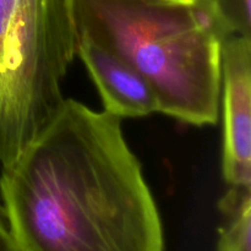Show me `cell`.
<instances>
[{"instance_id":"obj_1","label":"cell","mask_w":251,"mask_h":251,"mask_svg":"<svg viewBox=\"0 0 251 251\" xmlns=\"http://www.w3.org/2000/svg\"><path fill=\"white\" fill-rule=\"evenodd\" d=\"M0 195L25 251H164L158 208L122 119L71 98L2 167Z\"/></svg>"},{"instance_id":"obj_2","label":"cell","mask_w":251,"mask_h":251,"mask_svg":"<svg viewBox=\"0 0 251 251\" xmlns=\"http://www.w3.org/2000/svg\"><path fill=\"white\" fill-rule=\"evenodd\" d=\"M78 36L117 54L149 82L158 112L215 125L221 54L237 33L220 0H74Z\"/></svg>"},{"instance_id":"obj_3","label":"cell","mask_w":251,"mask_h":251,"mask_svg":"<svg viewBox=\"0 0 251 251\" xmlns=\"http://www.w3.org/2000/svg\"><path fill=\"white\" fill-rule=\"evenodd\" d=\"M223 178L230 188L251 189V42L234 33L222 46Z\"/></svg>"},{"instance_id":"obj_4","label":"cell","mask_w":251,"mask_h":251,"mask_svg":"<svg viewBox=\"0 0 251 251\" xmlns=\"http://www.w3.org/2000/svg\"><path fill=\"white\" fill-rule=\"evenodd\" d=\"M76 54L97 86L104 112L120 119L158 112L157 97L149 82L117 54L83 36H78Z\"/></svg>"},{"instance_id":"obj_5","label":"cell","mask_w":251,"mask_h":251,"mask_svg":"<svg viewBox=\"0 0 251 251\" xmlns=\"http://www.w3.org/2000/svg\"><path fill=\"white\" fill-rule=\"evenodd\" d=\"M251 189L230 188L220 201L225 225L217 251H251Z\"/></svg>"},{"instance_id":"obj_6","label":"cell","mask_w":251,"mask_h":251,"mask_svg":"<svg viewBox=\"0 0 251 251\" xmlns=\"http://www.w3.org/2000/svg\"><path fill=\"white\" fill-rule=\"evenodd\" d=\"M251 0H220L223 11L232 22L235 32L250 36Z\"/></svg>"}]
</instances>
